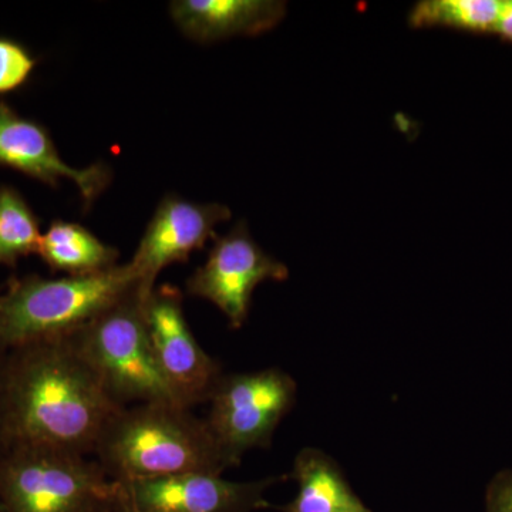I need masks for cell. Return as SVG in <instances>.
<instances>
[{"label": "cell", "instance_id": "6da1fadb", "mask_svg": "<svg viewBox=\"0 0 512 512\" xmlns=\"http://www.w3.org/2000/svg\"><path fill=\"white\" fill-rule=\"evenodd\" d=\"M121 409L74 335L6 353L0 447L42 444L90 456Z\"/></svg>", "mask_w": 512, "mask_h": 512}, {"label": "cell", "instance_id": "9a60e30c", "mask_svg": "<svg viewBox=\"0 0 512 512\" xmlns=\"http://www.w3.org/2000/svg\"><path fill=\"white\" fill-rule=\"evenodd\" d=\"M500 5L498 0H423L410 12L409 25L493 32Z\"/></svg>", "mask_w": 512, "mask_h": 512}, {"label": "cell", "instance_id": "7a4b0ae2", "mask_svg": "<svg viewBox=\"0 0 512 512\" xmlns=\"http://www.w3.org/2000/svg\"><path fill=\"white\" fill-rule=\"evenodd\" d=\"M94 456L121 483L231 468L207 420L174 403L123 407L101 434Z\"/></svg>", "mask_w": 512, "mask_h": 512}, {"label": "cell", "instance_id": "44dd1931", "mask_svg": "<svg viewBox=\"0 0 512 512\" xmlns=\"http://www.w3.org/2000/svg\"><path fill=\"white\" fill-rule=\"evenodd\" d=\"M117 512H138L137 510H134L133 507H131L130 504H128V501H127V495H126V501H124V504L121 505V508L119 511Z\"/></svg>", "mask_w": 512, "mask_h": 512}, {"label": "cell", "instance_id": "52a82bcc", "mask_svg": "<svg viewBox=\"0 0 512 512\" xmlns=\"http://www.w3.org/2000/svg\"><path fill=\"white\" fill-rule=\"evenodd\" d=\"M288 276V266L266 254L239 222L224 237H215L207 261L188 279L187 292L214 303L231 328L239 329L248 318L256 286L284 282Z\"/></svg>", "mask_w": 512, "mask_h": 512}, {"label": "cell", "instance_id": "2e32d148", "mask_svg": "<svg viewBox=\"0 0 512 512\" xmlns=\"http://www.w3.org/2000/svg\"><path fill=\"white\" fill-rule=\"evenodd\" d=\"M39 221L15 188L0 187V265L15 266L39 251Z\"/></svg>", "mask_w": 512, "mask_h": 512}, {"label": "cell", "instance_id": "30bf717a", "mask_svg": "<svg viewBox=\"0 0 512 512\" xmlns=\"http://www.w3.org/2000/svg\"><path fill=\"white\" fill-rule=\"evenodd\" d=\"M286 480L289 474L237 483L221 474L188 473L123 484L128 504L138 512H254L271 507L266 491Z\"/></svg>", "mask_w": 512, "mask_h": 512}, {"label": "cell", "instance_id": "e0dca14e", "mask_svg": "<svg viewBox=\"0 0 512 512\" xmlns=\"http://www.w3.org/2000/svg\"><path fill=\"white\" fill-rule=\"evenodd\" d=\"M37 60L20 43L0 37V94L15 92L32 76Z\"/></svg>", "mask_w": 512, "mask_h": 512}, {"label": "cell", "instance_id": "5bb4252c", "mask_svg": "<svg viewBox=\"0 0 512 512\" xmlns=\"http://www.w3.org/2000/svg\"><path fill=\"white\" fill-rule=\"evenodd\" d=\"M37 255L52 271L82 276L107 271L117 265L119 251L104 244L76 222H52L40 239Z\"/></svg>", "mask_w": 512, "mask_h": 512}, {"label": "cell", "instance_id": "3957f363", "mask_svg": "<svg viewBox=\"0 0 512 512\" xmlns=\"http://www.w3.org/2000/svg\"><path fill=\"white\" fill-rule=\"evenodd\" d=\"M138 286L131 265L59 279H13L0 295V353L76 335Z\"/></svg>", "mask_w": 512, "mask_h": 512}, {"label": "cell", "instance_id": "ffe728a7", "mask_svg": "<svg viewBox=\"0 0 512 512\" xmlns=\"http://www.w3.org/2000/svg\"><path fill=\"white\" fill-rule=\"evenodd\" d=\"M6 353H0V406H2L3 376H5Z\"/></svg>", "mask_w": 512, "mask_h": 512}, {"label": "cell", "instance_id": "277c9868", "mask_svg": "<svg viewBox=\"0 0 512 512\" xmlns=\"http://www.w3.org/2000/svg\"><path fill=\"white\" fill-rule=\"evenodd\" d=\"M124 501V484L97 460L42 444L0 447L2 512H117Z\"/></svg>", "mask_w": 512, "mask_h": 512}, {"label": "cell", "instance_id": "9c48e42d", "mask_svg": "<svg viewBox=\"0 0 512 512\" xmlns=\"http://www.w3.org/2000/svg\"><path fill=\"white\" fill-rule=\"evenodd\" d=\"M231 217V210L217 202L202 204L175 195L165 197L128 262L141 295L147 298L164 268L187 262L192 252L204 248L208 239H215V227Z\"/></svg>", "mask_w": 512, "mask_h": 512}, {"label": "cell", "instance_id": "d6986e66", "mask_svg": "<svg viewBox=\"0 0 512 512\" xmlns=\"http://www.w3.org/2000/svg\"><path fill=\"white\" fill-rule=\"evenodd\" d=\"M493 32L505 39L512 40V0L501 2Z\"/></svg>", "mask_w": 512, "mask_h": 512}, {"label": "cell", "instance_id": "7c38bea8", "mask_svg": "<svg viewBox=\"0 0 512 512\" xmlns=\"http://www.w3.org/2000/svg\"><path fill=\"white\" fill-rule=\"evenodd\" d=\"M170 12L185 36L208 43L262 35L284 19L286 5L278 0H175Z\"/></svg>", "mask_w": 512, "mask_h": 512}, {"label": "cell", "instance_id": "ba28073f", "mask_svg": "<svg viewBox=\"0 0 512 512\" xmlns=\"http://www.w3.org/2000/svg\"><path fill=\"white\" fill-rule=\"evenodd\" d=\"M144 316L158 367L175 396L188 409L208 402L221 366L191 332L183 292L174 285L156 286L144 303Z\"/></svg>", "mask_w": 512, "mask_h": 512}, {"label": "cell", "instance_id": "5b68a950", "mask_svg": "<svg viewBox=\"0 0 512 512\" xmlns=\"http://www.w3.org/2000/svg\"><path fill=\"white\" fill-rule=\"evenodd\" d=\"M146 299L136 286L74 338L107 392L120 406L127 407L130 403L183 406L164 379L151 348L144 316Z\"/></svg>", "mask_w": 512, "mask_h": 512}, {"label": "cell", "instance_id": "4fadbf2b", "mask_svg": "<svg viewBox=\"0 0 512 512\" xmlns=\"http://www.w3.org/2000/svg\"><path fill=\"white\" fill-rule=\"evenodd\" d=\"M298 484L282 512H373L350 487L342 468L319 448H302L289 473Z\"/></svg>", "mask_w": 512, "mask_h": 512}, {"label": "cell", "instance_id": "7402d4cb", "mask_svg": "<svg viewBox=\"0 0 512 512\" xmlns=\"http://www.w3.org/2000/svg\"><path fill=\"white\" fill-rule=\"evenodd\" d=\"M0 512H2V507H0Z\"/></svg>", "mask_w": 512, "mask_h": 512}, {"label": "cell", "instance_id": "8992f818", "mask_svg": "<svg viewBox=\"0 0 512 512\" xmlns=\"http://www.w3.org/2000/svg\"><path fill=\"white\" fill-rule=\"evenodd\" d=\"M298 384L284 370L269 367L258 372L220 377L210 400L207 423L231 467L254 448H269L276 429L291 412Z\"/></svg>", "mask_w": 512, "mask_h": 512}, {"label": "cell", "instance_id": "8fae6325", "mask_svg": "<svg viewBox=\"0 0 512 512\" xmlns=\"http://www.w3.org/2000/svg\"><path fill=\"white\" fill-rule=\"evenodd\" d=\"M0 167L12 168L57 187L70 180L79 188L87 205H92L111 180L107 165L73 168L64 163L49 131L36 121L19 116L12 107L0 103Z\"/></svg>", "mask_w": 512, "mask_h": 512}, {"label": "cell", "instance_id": "ac0fdd59", "mask_svg": "<svg viewBox=\"0 0 512 512\" xmlns=\"http://www.w3.org/2000/svg\"><path fill=\"white\" fill-rule=\"evenodd\" d=\"M487 512H512V468L491 478L485 490Z\"/></svg>", "mask_w": 512, "mask_h": 512}]
</instances>
